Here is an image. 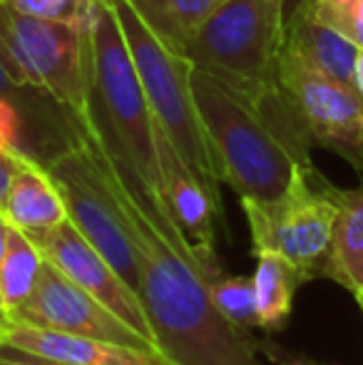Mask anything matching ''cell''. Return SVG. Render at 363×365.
Returning a JSON list of instances; mask_svg holds the SVG:
<instances>
[{
    "mask_svg": "<svg viewBox=\"0 0 363 365\" xmlns=\"http://www.w3.org/2000/svg\"><path fill=\"white\" fill-rule=\"evenodd\" d=\"M97 174L110 189L140 266V298L160 348L177 365H262L254 336L234 331L209 296L202 269L162 197L127 164L110 157L73 120Z\"/></svg>",
    "mask_w": 363,
    "mask_h": 365,
    "instance_id": "cell-1",
    "label": "cell"
},
{
    "mask_svg": "<svg viewBox=\"0 0 363 365\" xmlns=\"http://www.w3.org/2000/svg\"><path fill=\"white\" fill-rule=\"evenodd\" d=\"M284 8L286 0H222L184 50V58L254 102L281 140L304 159L311 149L276 95V65L286 30Z\"/></svg>",
    "mask_w": 363,
    "mask_h": 365,
    "instance_id": "cell-2",
    "label": "cell"
},
{
    "mask_svg": "<svg viewBox=\"0 0 363 365\" xmlns=\"http://www.w3.org/2000/svg\"><path fill=\"white\" fill-rule=\"evenodd\" d=\"M75 120L112 159L132 167L160 194L155 120L110 0H100L90 23L88 102Z\"/></svg>",
    "mask_w": 363,
    "mask_h": 365,
    "instance_id": "cell-3",
    "label": "cell"
},
{
    "mask_svg": "<svg viewBox=\"0 0 363 365\" xmlns=\"http://www.w3.org/2000/svg\"><path fill=\"white\" fill-rule=\"evenodd\" d=\"M192 92L219 179L242 199L272 202L289 187L301 162L254 102L194 68Z\"/></svg>",
    "mask_w": 363,
    "mask_h": 365,
    "instance_id": "cell-4",
    "label": "cell"
},
{
    "mask_svg": "<svg viewBox=\"0 0 363 365\" xmlns=\"http://www.w3.org/2000/svg\"><path fill=\"white\" fill-rule=\"evenodd\" d=\"M117 15V23L130 48L137 77L145 90L152 120L157 122L167 140L175 145L187 167L197 174L214 202L222 207L219 199V172L214 164L212 149L207 145L202 120L192 92V70L194 65L184 55L170 50L140 18L130 0H110Z\"/></svg>",
    "mask_w": 363,
    "mask_h": 365,
    "instance_id": "cell-5",
    "label": "cell"
},
{
    "mask_svg": "<svg viewBox=\"0 0 363 365\" xmlns=\"http://www.w3.org/2000/svg\"><path fill=\"white\" fill-rule=\"evenodd\" d=\"M0 65L25 90H38L70 117L88 102L90 25L23 15L0 0Z\"/></svg>",
    "mask_w": 363,
    "mask_h": 365,
    "instance_id": "cell-6",
    "label": "cell"
},
{
    "mask_svg": "<svg viewBox=\"0 0 363 365\" xmlns=\"http://www.w3.org/2000/svg\"><path fill=\"white\" fill-rule=\"evenodd\" d=\"M252 231V249L284 256L304 284L324 279L339 219L336 187L314 164H299L289 187L272 202L242 199Z\"/></svg>",
    "mask_w": 363,
    "mask_h": 365,
    "instance_id": "cell-7",
    "label": "cell"
},
{
    "mask_svg": "<svg viewBox=\"0 0 363 365\" xmlns=\"http://www.w3.org/2000/svg\"><path fill=\"white\" fill-rule=\"evenodd\" d=\"M276 95L311 147L341 154L363 172V97L354 85L324 73L284 43L276 65Z\"/></svg>",
    "mask_w": 363,
    "mask_h": 365,
    "instance_id": "cell-8",
    "label": "cell"
},
{
    "mask_svg": "<svg viewBox=\"0 0 363 365\" xmlns=\"http://www.w3.org/2000/svg\"><path fill=\"white\" fill-rule=\"evenodd\" d=\"M43 167L53 177L55 187L63 197L68 219L75 224V229L110 261L112 269L122 276V281L140 296L142 281L135 244L127 234L125 219H122L110 189L97 174L75 127L68 145L50 154Z\"/></svg>",
    "mask_w": 363,
    "mask_h": 365,
    "instance_id": "cell-9",
    "label": "cell"
},
{
    "mask_svg": "<svg viewBox=\"0 0 363 365\" xmlns=\"http://www.w3.org/2000/svg\"><path fill=\"white\" fill-rule=\"evenodd\" d=\"M28 239L38 246L43 259L50 266H55L65 279H70L75 286L95 296L102 306H107L127 326H132L137 333H142L147 341H152L160 348L147 311L142 306V298L122 281V276L112 269L110 261L75 229L73 221L65 219L50 229L33 231V234H28Z\"/></svg>",
    "mask_w": 363,
    "mask_h": 365,
    "instance_id": "cell-10",
    "label": "cell"
},
{
    "mask_svg": "<svg viewBox=\"0 0 363 365\" xmlns=\"http://www.w3.org/2000/svg\"><path fill=\"white\" fill-rule=\"evenodd\" d=\"M3 318L28 323V326L48 328V331L120 343V346L157 348L142 333H137L132 326H127L120 316H115L110 308L102 306L95 296H90L88 291H83L70 279H65L48 261L43 264V271H40V279L35 284L33 296L13 316H3Z\"/></svg>",
    "mask_w": 363,
    "mask_h": 365,
    "instance_id": "cell-11",
    "label": "cell"
},
{
    "mask_svg": "<svg viewBox=\"0 0 363 365\" xmlns=\"http://www.w3.org/2000/svg\"><path fill=\"white\" fill-rule=\"evenodd\" d=\"M155 149H157V167H160V197L165 202L172 221L180 226V231L192 246L194 256L199 259L202 269L212 281L222 274V264L217 256V219L219 204L212 194L204 189L197 174L187 167L165 132L155 122Z\"/></svg>",
    "mask_w": 363,
    "mask_h": 365,
    "instance_id": "cell-12",
    "label": "cell"
},
{
    "mask_svg": "<svg viewBox=\"0 0 363 365\" xmlns=\"http://www.w3.org/2000/svg\"><path fill=\"white\" fill-rule=\"evenodd\" d=\"M0 346L75 365H177L160 348H132L73 333L48 331L0 316Z\"/></svg>",
    "mask_w": 363,
    "mask_h": 365,
    "instance_id": "cell-13",
    "label": "cell"
},
{
    "mask_svg": "<svg viewBox=\"0 0 363 365\" xmlns=\"http://www.w3.org/2000/svg\"><path fill=\"white\" fill-rule=\"evenodd\" d=\"M0 214L13 229L23 231V234L50 229L68 219L63 197H60L53 177L33 154H23L20 159V167L13 174Z\"/></svg>",
    "mask_w": 363,
    "mask_h": 365,
    "instance_id": "cell-14",
    "label": "cell"
},
{
    "mask_svg": "<svg viewBox=\"0 0 363 365\" xmlns=\"http://www.w3.org/2000/svg\"><path fill=\"white\" fill-rule=\"evenodd\" d=\"M284 43L304 53L324 73L346 82V85H354V65L359 48L336 30L326 28L321 20H316L306 0H299L291 18L286 20Z\"/></svg>",
    "mask_w": 363,
    "mask_h": 365,
    "instance_id": "cell-15",
    "label": "cell"
},
{
    "mask_svg": "<svg viewBox=\"0 0 363 365\" xmlns=\"http://www.w3.org/2000/svg\"><path fill=\"white\" fill-rule=\"evenodd\" d=\"M336 199L339 219L324 279L336 281L346 291H356L363 289V184L354 189L336 187Z\"/></svg>",
    "mask_w": 363,
    "mask_h": 365,
    "instance_id": "cell-16",
    "label": "cell"
},
{
    "mask_svg": "<svg viewBox=\"0 0 363 365\" xmlns=\"http://www.w3.org/2000/svg\"><path fill=\"white\" fill-rule=\"evenodd\" d=\"M254 269V296H257V321L259 331L279 333L286 328L294 308V296L304 284L301 274L274 251H259Z\"/></svg>",
    "mask_w": 363,
    "mask_h": 365,
    "instance_id": "cell-17",
    "label": "cell"
},
{
    "mask_svg": "<svg viewBox=\"0 0 363 365\" xmlns=\"http://www.w3.org/2000/svg\"><path fill=\"white\" fill-rule=\"evenodd\" d=\"M219 3L222 0H130L147 28L180 55H184Z\"/></svg>",
    "mask_w": 363,
    "mask_h": 365,
    "instance_id": "cell-18",
    "label": "cell"
},
{
    "mask_svg": "<svg viewBox=\"0 0 363 365\" xmlns=\"http://www.w3.org/2000/svg\"><path fill=\"white\" fill-rule=\"evenodd\" d=\"M43 264V254L28 239V234L10 226L8 249L0 264V313L3 316H13L33 296Z\"/></svg>",
    "mask_w": 363,
    "mask_h": 365,
    "instance_id": "cell-19",
    "label": "cell"
},
{
    "mask_svg": "<svg viewBox=\"0 0 363 365\" xmlns=\"http://www.w3.org/2000/svg\"><path fill=\"white\" fill-rule=\"evenodd\" d=\"M209 296H212L217 313L234 331L244 333V336L259 331L252 276H219L217 281L209 284Z\"/></svg>",
    "mask_w": 363,
    "mask_h": 365,
    "instance_id": "cell-20",
    "label": "cell"
},
{
    "mask_svg": "<svg viewBox=\"0 0 363 365\" xmlns=\"http://www.w3.org/2000/svg\"><path fill=\"white\" fill-rule=\"evenodd\" d=\"M316 20L363 48V0H306Z\"/></svg>",
    "mask_w": 363,
    "mask_h": 365,
    "instance_id": "cell-21",
    "label": "cell"
},
{
    "mask_svg": "<svg viewBox=\"0 0 363 365\" xmlns=\"http://www.w3.org/2000/svg\"><path fill=\"white\" fill-rule=\"evenodd\" d=\"M13 10L23 15H33L53 23L90 25L97 13L100 0H3Z\"/></svg>",
    "mask_w": 363,
    "mask_h": 365,
    "instance_id": "cell-22",
    "label": "cell"
},
{
    "mask_svg": "<svg viewBox=\"0 0 363 365\" xmlns=\"http://www.w3.org/2000/svg\"><path fill=\"white\" fill-rule=\"evenodd\" d=\"M0 97L15 102V105L20 107V112H23V117L38 112L40 117L55 122V125H70V122H73L68 112L60 105H55L48 95H43V92H38V90H25V87L13 85V80H10L8 73L3 70V65H0Z\"/></svg>",
    "mask_w": 363,
    "mask_h": 365,
    "instance_id": "cell-23",
    "label": "cell"
},
{
    "mask_svg": "<svg viewBox=\"0 0 363 365\" xmlns=\"http://www.w3.org/2000/svg\"><path fill=\"white\" fill-rule=\"evenodd\" d=\"M23 132H25V125H23V112H20V107L15 105V102L5 100V97H0V147L23 149L25 152Z\"/></svg>",
    "mask_w": 363,
    "mask_h": 365,
    "instance_id": "cell-24",
    "label": "cell"
},
{
    "mask_svg": "<svg viewBox=\"0 0 363 365\" xmlns=\"http://www.w3.org/2000/svg\"><path fill=\"white\" fill-rule=\"evenodd\" d=\"M23 149H5L0 147V209L5 204V197H8L10 182H13L15 169L20 167V159H23Z\"/></svg>",
    "mask_w": 363,
    "mask_h": 365,
    "instance_id": "cell-25",
    "label": "cell"
},
{
    "mask_svg": "<svg viewBox=\"0 0 363 365\" xmlns=\"http://www.w3.org/2000/svg\"><path fill=\"white\" fill-rule=\"evenodd\" d=\"M0 365H43V363H38L33 356H28V353H23V351L0 346Z\"/></svg>",
    "mask_w": 363,
    "mask_h": 365,
    "instance_id": "cell-26",
    "label": "cell"
},
{
    "mask_svg": "<svg viewBox=\"0 0 363 365\" xmlns=\"http://www.w3.org/2000/svg\"><path fill=\"white\" fill-rule=\"evenodd\" d=\"M354 87L356 92L363 97V48H359V55H356V65H354Z\"/></svg>",
    "mask_w": 363,
    "mask_h": 365,
    "instance_id": "cell-27",
    "label": "cell"
},
{
    "mask_svg": "<svg viewBox=\"0 0 363 365\" xmlns=\"http://www.w3.org/2000/svg\"><path fill=\"white\" fill-rule=\"evenodd\" d=\"M8 236H10V224L5 221L3 214H0V264H3L5 249H8Z\"/></svg>",
    "mask_w": 363,
    "mask_h": 365,
    "instance_id": "cell-28",
    "label": "cell"
},
{
    "mask_svg": "<svg viewBox=\"0 0 363 365\" xmlns=\"http://www.w3.org/2000/svg\"><path fill=\"white\" fill-rule=\"evenodd\" d=\"M15 351H18V348H15ZM28 356H33V353H28ZM33 358L38 363H43V365H75V363H63V361H50V358H43V356H33Z\"/></svg>",
    "mask_w": 363,
    "mask_h": 365,
    "instance_id": "cell-29",
    "label": "cell"
},
{
    "mask_svg": "<svg viewBox=\"0 0 363 365\" xmlns=\"http://www.w3.org/2000/svg\"><path fill=\"white\" fill-rule=\"evenodd\" d=\"M351 293H354L356 303H359V308H361V313H363V289H356V291H351Z\"/></svg>",
    "mask_w": 363,
    "mask_h": 365,
    "instance_id": "cell-30",
    "label": "cell"
}]
</instances>
